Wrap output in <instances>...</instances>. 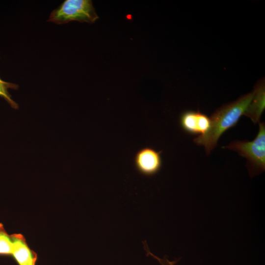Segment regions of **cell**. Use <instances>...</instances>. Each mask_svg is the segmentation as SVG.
Returning a JSON list of instances; mask_svg holds the SVG:
<instances>
[{"instance_id": "obj_1", "label": "cell", "mask_w": 265, "mask_h": 265, "mask_svg": "<svg viewBox=\"0 0 265 265\" xmlns=\"http://www.w3.org/2000/svg\"><path fill=\"white\" fill-rule=\"evenodd\" d=\"M253 96L252 91L216 109L210 117L211 126L209 131L194 138V143L204 146L209 155L216 146L221 135L235 126L241 116L244 115Z\"/></svg>"}, {"instance_id": "obj_2", "label": "cell", "mask_w": 265, "mask_h": 265, "mask_svg": "<svg viewBox=\"0 0 265 265\" xmlns=\"http://www.w3.org/2000/svg\"><path fill=\"white\" fill-rule=\"evenodd\" d=\"M259 126L258 134L252 141L236 140L223 147L237 152L246 159V167L251 177L265 170V125L259 122Z\"/></svg>"}, {"instance_id": "obj_3", "label": "cell", "mask_w": 265, "mask_h": 265, "mask_svg": "<svg viewBox=\"0 0 265 265\" xmlns=\"http://www.w3.org/2000/svg\"><path fill=\"white\" fill-rule=\"evenodd\" d=\"M99 17L90 0H65L50 14L48 22L59 25L72 21L93 23Z\"/></svg>"}, {"instance_id": "obj_4", "label": "cell", "mask_w": 265, "mask_h": 265, "mask_svg": "<svg viewBox=\"0 0 265 265\" xmlns=\"http://www.w3.org/2000/svg\"><path fill=\"white\" fill-rule=\"evenodd\" d=\"M134 162L140 174L148 177L154 176L159 171L162 166L160 152L150 147L142 148L136 153Z\"/></svg>"}, {"instance_id": "obj_5", "label": "cell", "mask_w": 265, "mask_h": 265, "mask_svg": "<svg viewBox=\"0 0 265 265\" xmlns=\"http://www.w3.org/2000/svg\"><path fill=\"white\" fill-rule=\"evenodd\" d=\"M180 122L184 131L191 134L203 135L211 126L210 118L199 111L184 112L180 117Z\"/></svg>"}, {"instance_id": "obj_6", "label": "cell", "mask_w": 265, "mask_h": 265, "mask_svg": "<svg viewBox=\"0 0 265 265\" xmlns=\"http://www.w3.org/2000/svg\"><path fill=\"white\" fill-rule=\"evenodd\" d=\"M13 242L11 255L19 265H35L37 255L27 245L24 236L21 234L11 235Z\"/></svg>"}, {"instance_id": "obj_7", "label": "cell", "mask_w": 265, "mask_h": 265, "mask_svg": "<svg viewBox=\"0 0 265 265\" xmlns=\"http://www.w3.org/2000/svg\"><path fill=\"white\" fill-rule=\"evenodd\" d=\"M252 99L244 114L254 124L259 122L265 107V87L264 80H261L256 85Z\"/></svg>"}, {"instance_id": "obj_8", "label": "cell", "mask_w": 265, "mask_h": 265, "mask_svg": "<svg viewBox=\"0 0 265 265\" xmlns=\"http://www.w3.org/2000/svg\"><path fill=\"white\" fill-rule=\"evenodd\" d=\"M13 242L11 235H9L2 224L0 223V255H11Z\"/></svg>"}, {"instance_id": "obj_9", "label": "cell", "mask_w": 265, "mask_h": 265, "mask_svg": "<svg viewBox=\"0 0 265 265\" xmlns=\"http://www.w3.org/2000/svg\"><path fill=\"white\" fill-rule=\"evenodd\" d=\"M19 86L15 83L4 81L0 78V97L3 98L11 106L12 108L17 109L19 106L11 98V95L9 93L8 89L17 90Z\"/></svg>"}, {"instance_id": "obj_10", "label": "cell", "mask_w": 265, "mask_h": 265, "mask_svg": "<svg viewBox=\"0 0 265 265\" xmlns=\"http://www.w3.org/2000/svg\"><path fill=\"white\" fill-rule=\"evenodd\" d=\"M155 258L156 259L161 265H174L177 261H172L170 262L168 261L166 258H164L163 259H160L159 257L155 256Z\"/></svg>"}]
</instances>
